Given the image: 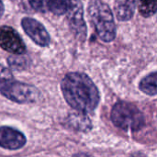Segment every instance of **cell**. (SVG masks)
Returning a JSON list of instances; mask_svg holds the SVG:
<instances>
[{
  "label": "cell",
  "mask_w": 157,
  "mask_h": 157,
  "mask_svg": "<svg viewBox=\"0 0 157 157\" xmlns=\"http://www.w3.org/2000/svg\"><path fill=\"white\" fill-rule=\"evenodd\" d=\"M72 0H47V9L52 13L61 16L67 13Z\"/></svg>",
  "instance_id": "cell-12"
},
{
  "label": "cell",
  "mask_w": 157,
  "mask_h": 157,
  "mask_svg": "<svg viewBox=\"0 0 157 157\" xmlns=\"http://www.w3.org/2000/svg\"><path fill=\"white\" fill-rule=\"evenodd\" d=\"M9 66L14 70H24L27 65V61L24 57L11 56L7 59Z\"/></svg>",
  "instance_id": "cell-14"
},
{
  "label": "cell",
  "mask_w": 157,
  "mask_h": 157,
  "mask_svg": "<svg viewBox=\"0 0 157 157\" xmlns=\"http://www.w3.org/2000/svg\"><path fill=\"white\" fill-rule=\"evenodd\" d=\"M67 19L75 37L81 41L85 40L86 39L87 29L84 19L83 6L79 0H72L71 6L67 11Z\"/></svg>",
  "instance_id": "cell-5"
},
{
  "label": "cell",
  "mask_w": 157,
  "mask_h": 157,
  "mask_svg": "<svg viewBox=\"0 0 157 157\" xmlns=\"http://www.w3.org/2000/svg\"><path fill=\"white\" fill-rule=\"evenodd\" d=\"M0 93L7 99L18 104L36 103L41 98L40 92L36 86L14 80L0 85Z\"/></svg>",
  "instance_id": "cell-4"
},
{
  "label": "cell",
  "mask_w": 157,
  "mask_h": 157,
  "mask_svg": "<svg viewBox=\"0 0 157 157\" xmlns=\"http://www.w3.org/2000/svg\"><path fill=\"white\" fill-rule=\"evenodd\" d=\"M21 26L26 34L36 44L41 47H46L50 44V35L40 22L31 17H24L21 20Z\"/></svg>",
  "instance_id": "cell-7"
},
{
  "label": "cell",
  "mask_w": 157,
  "mask_h": 157,
  "mask_svg": "<svg viewBox=\"0 0 157 157\" xmlns=\"http://www.w3.org/2000/svg\"><path fill=\"white\" fill-rule=\"evenodd\" d=\"M61 89L67 104L81 113L93 111L100 100L98 87L84 73L67 74L62 80Z\"/></svg>",
  "instance_id": "cell-1"
},
{
  "label": "cell",
  "mask_w": 157,
  "mask_h": 157,
  "mask_svg": "<svg viewBox=\"0 0 157 157\" xmlns=\"http://www.w3.org/2000/svg\"><path fill=\"white\" fill-rule=\"evenodd\" d=\"M13 80V75L11 72L0 63V85Z\"/></svg>",
  "instance_id": "cell-16"
},
{
  "label": "cell",
  "mask_w": 157,
  "mask_h": 157,
  "mask_svg": "<svg viewBox=\"0 0 157 157\" xmlns=\"http://www.w3.org/2000/svg\"><path fill=\"white\" fill-rule=\"evenodd\" d=\"M138 7L143 17H152L156 12L157 0H138Z\"/></svg>",
  "instance_id": "cell-13"
},
{
  "label": "cell",
  "mask_w": 157,
  "mask_h": 157,
  "mask_svg": "<svg viewBox=\"0 0 157 157\" xmlns=\"http://www.w3.org/2000/svg\"><path fill=\"white\" fill-rule=\"evenodd\" d=\"M135 8V0H116L114 11L120 21H128L133 17Z\"/></svg>",
  "instance_id": "cell-10"
},
{
  "label": "cell",
  "mask_w": 157,
  "mask_h": 157,
  "mask_svg": "<svg viewBox=\"0 0 157 157\" xmlns=\"http://www.w3.org/2000/svg\"><path fill=\"white\" fill-rule=\"evenodd\" d=\"M139 88L141 91L145 93L148 96H155L156 95V73L154 72L144 78H143L140 82Z\"/></svg>",
  "instance_id": "cell-11"
},
{
  "label": "cell",
  "mask_w": 157,
  "mask_h": 157,
  "mask_svg": "<svg viewBox=\"0 0 157 157\" xmlns=\"http://www.w3.org/2000/svg\"><path fill=\"white\" fill-rule=\"evenodd\" d=\"M110 118L116 127L125 132L139 131L145 124L143 112L135 105L126 101H119L113 106Z\"/></svg>",
  "instance_id": "cell-3"
},
{
  "label": "cell",
  "mask_w": 157,
  "mask_h": 157,
  "mask_svg": "<svg viewBox=\"0 0 157 157\" xmlns=\"http://www.w3.org/2000/svg\"><path fill=\"white\" fill-rule=\"evenodd\" d=\"M0 47L13 54H23L26 46L18 33L11 27H0Z\"/></svg>",
  "instance_id": "cell-6"
},
{
  "label": "cell",
  "mask_w": 157,
  "mask_h": 157,
  "mask_svg": "<svg viewBox=\"0 0 157 157\" xmlns=\"http://www.w3.org/2000/svg\"><path fill=\"white\" fill-rule=\"evenodd\" d=\"M87 10L99 39L105 42L112 41L116 37V25L109 6L101 0H91Z\"/></svg>",
  "instance_id": "cell-2"
},
{
  "label": "cell",
  "mask_w": 157,
  "mask_h": 157,
  "mask_svg": "<svg viewBox=\"0 0 157 157\" xmlns=\"http://www.w3.org/2000/svg\"><path fill=\"white\" fill-rule=\"evenodd\" d=\"M73 157H94V156H93V155H88V154H86V153H78V154L74 155Z\"/></svg>",
  "instance_id": "cell-17"
},
{
  "label": "cell",
  "mask_w": 157,
  "mask_h": 157,
  "mask_svg": "<svg viewBox=\"0 0 157 157\" xmlns=\"http://www.w3.org/2000/svg\"><path fill=\"white\" fill-rule=\"evenodd\" d=\"M25 135L17 129L0 127V147L7 150H18L26 144Z\"/></svg>",
  "instance_id": "cell-8"
},
{
  "label": "cell",
  "mask_w": 157,
  "mask_h": 157,
  "mask_svg": "<svg viewBox=\"0 0 157 157\" xmlns=\"http://www.w3.org/2000/svg\"><path fill=\"white\" fill-rule=\"evenodd\" d=\"M68 127L76 132H88L92 130V122L85 113H72L69 114L65 120Z\"/></svg>",
  "instance_id": "cell-9"
},
{
  "label": "cell",
  "mask_w": 157,
  "mask_h": 157,
  "mask_svg": "<svg viewBox=\"0 0 157 157\" xmlns=\"http://www.w3.org/2000/svg\"><path fill=\"white\" fill-rule=\"evenodd\" d=\"M30 6L39 12H45L47 10V0H29Z\"/></svg>",
  "instance_id": "cell-15"
},
{
  "label": "cell",
  "mask_w": 157,
  "mask_h": 157,
  "mask_svg": "<svg viewBox=\"0 0 157 157\" xmlns=\"http://www.w3.org/2000/svg\"><path fill=\"white\" fill-rule=\"evenodd\" d=\"M4 12H5V7H4V4H3V2L0 0V17L3 16V14H4Z\"/></svg>",
  "instance_id": "cell-18"
}]
</instances>
